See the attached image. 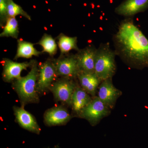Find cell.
I'll list each match as a JSON object with an SVG mask.
<instances>
[{"label": "cell", "instance_id": "1", "mask_svg": "<svg viewBox=\"0 0 148 148\" xmlns=\"http://www.w3.org/2000/svg\"><path fill=\"white\" fill-rule=\"evenodd\" d=\"M130 19L121 24L114 36L117 52L127 61L148 64V40Z\"/></svg>", "mask_w": 148, "mask_h": 148}, {"label": "cell", "instance_id": "2", "mask_svg": "<svg viewBox=\"0 0 148 148\" xmlns=\"http://www.w3.org/2000/svg\"><path fill=\"white\" fill-rule=\"evenodd\" d=\"M38 76L39 70L36 62L33 61L32 69L28 75L16 79L14 84L19 97L25 103L35 102L38 100L37 81Z\"/></svg>", "mask_w": 148, "mask_h": 148}, {"label": "cell", "instance_id": "3", "mask_svg": "<svg viewBox=\"0 0 148 148\" xmlns=\"http://www.w3.org/2000/svg\"><path fill=\"white\" fill-rule=\"evenodd\" d=\"M115 52L108 45L101 46L97 49L95 58V74L99 79L111 78L116 70Z\"/></svg>", "mask_w": 148, "mask_h": 148}, {"label": "cell", "instance_id": "4", "mask_svg": "<svg viewBox=\"0 0 148 148\" xmlns=\"http://www.w3.org/2000/svg\"><path fill=\"white\" fill-rule=\"evenodd\" d=\"M57 75L55 63L48 60L42 64L39 70L37 85L38 91L41 92L46 90L50 87Z\"/></svg>", "mask_w": 148, "mask_h": 148}, {"label": "cell", "instance_id": "5", "mask_svg": "<svg viewBox=\"0 0 148 148\" xmlns=\"http://www.w3.org/2000/svg\"><path fill=\"white\" fill-rule=\"evenodd\" d=\"M97 49L88 47L80 51L76 55L79 72L95 73V58Z\"/></svg>", "mask_w": 148, "mask_h": 148}, {"label": "cell", "instance_id": "6", "mask_svg": "<svg viewBox=\"0 0 148 148\" xmlns=\"http://www.w3.org/2000/svg\"><path fill=\"white\" fill-rule=\"evenodd\" d=\"M76 88L71 81L68 79L60 80L51 86V90L56 99L66 104H71L72 98Z\"/></svg>", "mask_w": 148, "mask_h": 148}, {"label": "cell", "instance_id": "7", "mask_svg": "<svg viewBox=\"0 0 148 148\" xmlns=\"http://www.w3.org/2000/svg\"><path fill=\"white\" fill-rule=\"evenodd\" d=\"M55 63L58 75L66 77H71L78 75L79 73L76 55L61 58Z\"/></svg>", "mask_w": 148, "mask_h": 148}, {"label": "cell", "instance_id": "8", "mask_svg": "<svg viewBox=\"0 0 148 148\" xmlns=\"http://www.w3.org/2000/svg\"><path fill=\"white\" fill-rule=\"evenodd\" d=\"M82 116L91 121H96L108 113V106L98 97L93 99L81 111Z\"/></svg>", "mask_w": 148, "mask_h": 148}, {"label": "cell", "instance_id": "9", "mask_svg": "<svg viewBox=\"0 0 148 148\" xmlns=\"http://www.w3.org/2000/svg\"><path fill=\"white\" fill-rule=\"evenodd\" d=\"M33 61L30 62L17 63L9 59L4 61L3 77L5 81L10 82L14 79H18L21 77L22 71L27 70V68L32 66Z\"/></svg>", "mask_w": 148, "mask_h": 148}, {"label": "cell", "instance_id": "10", "mask_svg": "<svg viewBox=\"0 0 148 148\" xmlns=\"http://www.w3.org/2000/svg\"><path fill=\"white\" fill-rule=\"evenodd\" d=\"M148 6V0H125L117 7L115 12L125 16H134Z\"/></svg>", "mask_w": 148, "mask_h": 148}, {"label": "cell", "instance_id": "11", "mask_svg": "<svg viewBox=\"0 0 148 148\" xmlns=\"http://www.w3.org/2000/svg\"><path fill=\"white\" fill-rule=\"evenodd\" d=\"M118 90L114 86L111 78L103 81L98 91V98L108 107L113 106L118 96Z\"/></svg>", "mask_w": 148, "mask_h": 148}, {"label": "cell", "instance_id": "12", "mask_svg": "<svg viewBox=\"0 0 148 148\" xmlns=\"http://www.w3.org/2000/svg\"><path fill=\"white\" fill-rule=\"evenodd\" d=\"M16 119L21 127L31 132L39 134L40 129L34 116L24 108L18 107L14 108Z\"/></svg>", "mask_w": 148, "mask_h": 148}, {"label": "cell", "instance_id": "13", "mask_svg": "<svg viewBox=\"0 0 148 148\" xmlns=\"http://www.w3.org/2000/svg\"><path fill=\"white\" fill-rule=\"evenodd\" d=\"M70 115L66 109L57 107L50 109L46 113L45 119L49 125L64 124L70 119Z\"/></svg>", "mask_w": 148, "mask_h": 148}, {"label": "cell", "instance_id": "14", "mask_svg": "<svg viewBox=\"0 0 148 148\" xmlns=\"http://www.w3.org/2000/svg\"><path fill=\"white\" fill-rule=\"evenodd\" d=\"M77 76L83 89L94 95L101 80L95 73L79 72Z\"/></svg>", "mask_w": 148, "mask_h": 148}, {"label": "cell", "instance_id": "15", "mask_svg": "<svg viewBox=\"0 0 148 148\" xmlns=\"http://www.w3.org/2000/svg\"><path fill=\"white\" fill-rule=\"evenodd\" d=\"M34 44L21 40H17V49L14 59L19 58H29L38 56L42 53L34 47Z\"/></svg>", "mask_w": 148, "mask_h": 148}, {"label": "cell", "instance_id": "16", "mask_svg": "<svg viewBox=\"0 0 148 148\" xmlns=\"http://www.w3.org/2000/svg\"><path fill=\"white\" fill-rule=\"evenodd\" d=\"M91 101L90 96L84 89L77 88L72 98L71 104L73 109L77 112H80Z\"/></svg>", "mask_w": 148, "mask_h": 148}, {"label": "cell", "instance_id": "17", "mask_svg": "<svg viewBox=\"0 0 148 148\" xmlns=\"http://www.w3.org/2000/svg\"><path fill=\"white\" fill-rule=\"evenodd\" d=\"M58 47L61 51L60 57L68 53L73 49L79 50L77 45L76 37H69L61 34L58 36Z\"/></svg>", "mask_w": 148, "mask_h": 148}, {"label": "cell", "instance_id": "18", "mask_svg": "<svg viewBox=\"0 0 148 148\" xmlns=\"http://www.w3.org/2000/svg\"><path fill=\"white\" fill-rule=\"evenodd\" d=\"M19 34L18 21L15 17H8L4 26L1 37H12L17 39Z\"/></svg>", "mask_w": 148, "mask_h": 148}, {"label": "cell", "instance_id": "19", "mask_svg": "<svg viewBox=\"0 0 148 148\" xmlns=\"http://www.w3.org/2000/svg\"><path fill=\"white\" fill-rule=\"evenodd\" d=\"M37 44L42 47V52H46L50 56H53L57 52V44L55 40L51 35L45 34Z\"/></svg>", "mask_w": 148, "mask_h": 148}, {"label": "cell", "instance_id": "20", "mask_svg": "<svg viewBox=\"0 0 148 148\" xmlns=\"http://www.w3.org/2000/svg\"><path fill=\"white\" fill-rule=\"evenodd\" d=\"M7 14L8 17H15L17 15H21L32 20L30 15L23 9L21 7L13 1V0H8L7 5Z\"/></svg>", "mask_w": 148, "mask_h": 148}, {"label": "cell", "instance_id": "21", "mask_svg": "<svg viewBox=\"0 0 148 148\" xmlns=\"http://www.w3.org/2000/svg\"><path fill=\"white\" fill-rule=\"evenodd\" d=\"M8 0H0V17L2 26L4 22H6L8 18L7 14V5Z\"/></svg>", "mask_w": 148, "mask_h": 148}]
</instances>
